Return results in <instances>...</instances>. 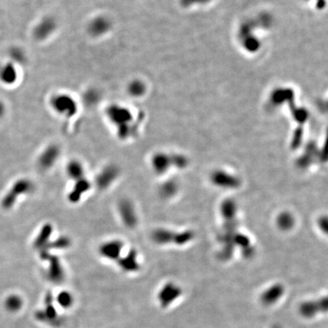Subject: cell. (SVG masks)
Segmentation results:
<instances>
[{
  "label": "cell",
  "mask_w": 328,
  "mask_h": 328,
  "mask_svg": "<svg viewBox=\"0 0 328 328\" xmlns=\"http://www.w3.org/2000/svg\"><path fill=\"white\" fill-rule=\"evenodd\" d=\"M107 117L116 128L118 137L125 141L133 137L137 128L132 124L134 121L132 112L125 107L112 106L107 109Z\"/></svg>",
  "instance_id": "1"
},
{
  "label": "cell",
  "mask_w": 328,
  "mask_h": 328,
  "mask_svg": "<svg viewBox=\"0 0 328 328\" xmlns=\"http://www.w3.org/2000/svg\"><path fill=\"white\" fill-rule=\"evenodd\" d=\"M40 258L46 264V276L48 281L55 284H60L65 281V267L60 257L51 251L39 252Z\"/></svg>",
  "instance_id": "2"
},
{
  "label": "cell",
  "mask_w": 328,
  "mask_h": 328,
  "mask_svg": "<svg viewBox=\"0 0 328 328\" xmlns=\"http://www.w3.org/2000/svg\"><path fill=\"white\" fill-rule=\"evenodd\" d=\"M126 249L125 241L120 238H111L99 245L97 254L105 262L116 264Z\"/></svg>",
  "instance_id": "3"
},
{
  "label": "cell",
  "mask_w": 328,
  "mask_h": 328,
  "mask_svg": "<svg viewBox=\"0 0 328 328\" xmlns=\"http://www.w3.org/2000/svg\"><path fill=\"white\" fill-rule=\"evenodd\" d=\"M185 159L179 155H169L165 152L155 153L151 158V167L152 171L157 175L167 173L173 166L183 167Z\"/></svg>",
  "instance_id": "4"
},
{
  "label": "cell",
  "mask_w": 328,
  "mask_h": 328,
  "mask_svg": "<svg viewBox=\"0 0 328 328\" xmlns=\"http://www.w3.org/2000/svg\"><path fill=\"white\" fill-rule=\"evenodd\" d=\"M117 213L122 223L126 228L132 230L139 225V213L132 201L128 199L120 200L117 204Z\"/></svg>",
  "instance_id": "5"
},
{
  "label": "cell",
  "mask_w": 328,
  "mask_h": 328,
  "mask_svg": "<svg viewBox=\"0 0 328 328\" xmlns=\"http://www.w3.org/2000/svg\"><path fill=\"white\" fill-rule=\"evenodd\" d=\"M33 189L34 185L32 181L28 179H19L14 183L4 198L2 202L3 207L6 209L11 208L20 197L31 193Z\"/></svg>",
  "instance_id": "6"
},
{
  "label": "cell",
  "mask_w": 328,
  "mask_h": 328,
  "mask_svg": "<svg viewBox=\"0 0 328 328\" xmlns=\"http://www.w3.org/2000/svg\"><path fill=\"white\" fill-rule=\"evenodd\" d=\"M116 265L124 274H132L139 272L141 264L139 251L135 248H127Z\"/></svg>",
  "instance_id": "7"
},
{
  "label": "cell",
  "mask_w": 328,
  "mask_h": 328,
  "mask_svg": "<svg viewBox=\"0 0 328 328\" xmlns=\"http://www.w3.org/2000/svg\"><path fill=\"white\" fill-rule=\"evenodd\" d=\"M51 105L59 114L67 118L74 116L78 110L77 103L69 95L60 94L56 96L52 100Z\"/></svg>",
  "instance_id": "8"
},
{
  "label": "cell",
  "mask_w": 328,
  "mask_h": 328,
  "mask_svg": "<svg viewBox=\"0 0 328 328\" xmlns=\"http://www.w3.org/2000/svg\"><path fill=\"white\" fill-rule=\"evenodd\" d=\"M61 155V150L56 144H49L43 150L37 159V165L42 171H48L56 165Z\"/></svg>",
  "instance_id": "9"
},
{
  "label": "cell",
  "mask_w": 328,
  "mask_h": 328,
  "mask_svg": "<svg viewBox=\"0 0 328 328\" xmlns=\"http://www.w3.org/2000/svg\"><path fill=\"white\" fill-rule=\"evenodd\" d=\"M119 176L120 170L116 166L109 164L104 167L98 172L94 183L97 186L98 189L104 191L110 188L116 183Z\"/></svg>",
  "instance_id": "10"
},
{
  "label": "cell",
  "mask_w": 328,
  "mask_h": 328,
  "mask_svg": "<svg viewBox=\"0 0 328 328\" xmlns=\"http://www.w3.org/2000/svg\"><path fill=\"white\" fill-rule=\"evenodd\" d=\"M92 186L93 183L87 176L79 180L72 182V187L67 192V200L72 204L79 203L92 190Z\"/></svg>",
  "instance_id": "11"
},
{
  "label": "cell",
  "mask_w": 328,
  "mask_h": 328,
  "mask_svg": "<svg viewBox=\"0 0 328 328\" xmlns=\"http://www.w3.org/2000/svg\"><path fill=\"white\" fill-rule=\"evenodd\" d=\"M54 234V227L51 223H44L42 227L38 230L33 240V247L36 250L40 251L46 250L48 245L53 239Z\"/></svg>",
  "instance_id": "12"
},
{
  "label": "cell",
  "mask_w": 328,
  "mask_h": 328,
  "mask_svg": "<svg viewBox=\"0 0 328 328\" xmlns=\"http://www.w3.org/2000/svg\"><path fill=\"white\" fill-rule=\"evenodd\" d=\"M65 172L67 178L72 182L79 180L87 176L85 166L81 160L78 159H72L66 163Z\"/></svg>",
  "instance_id": "13"
},
{
  "label": "cell",
  "mask_w": 328,
  "mask_h": 328,
  "mask_svg": "<svg viewBox=\"0 0 328 328\" xmlns=\"http://www.w3.org/2000/svg\"><path fill=\"white\" fill-rule=\"evenodd\" d=\"M56 23L53 18H45L41 20V22L36 26L33 35L38 41H44L55 31Z\"/></svg>",
  "instance_id": "14"
},
{
  "label": "cell",
  "mask_w": 328,
  "mask_h": 328,
  "mask_svg": "<svg viewBox=\"0 0 328 328\" xmlns=\"http://www.w3.org/2000/svg\"><path fill=\"white\" fill-rule=\"evenodd\" d=\"M111 23L105 17H98L91 21L88 25V32L93 37H100L109 31Z\"/></svg>",
  "instance_id": "15"
},
{
  "label": "cell",
  "mask_w": 328,
  "mask_h": 328,
  "mask_svg": "<svg viewBox=\"0 0 328 328\" xmlns=\"http://www.w3.org/2000/svg\"><path fill=\"white\" fill-rule=\"evenodd\" d=\"M25 300L21 296L17 293H11L4 298L3 306L6 312L11 314H16L23 309Z\"/></svg>",
  "instance_id": "16"
},
{
  "label": "cell",
  "mask_w": 328,
  "mask_h": 328,
  "mask_svg": "<svg viewBox=\"0 0 328 328\" xmlns=\"http://www.w3.org/2000/svg\"><path fill=\"white\" fill-rule=\"evenodd\" d=\"M54 303L63 310H69L73 307L75 297L69 290H63L59 292L54 297Z\"/></svg>",
  "instance_id": "17"
},
{
  "label": "cell",
  "mask_w": 328,
  "mask_h": 328,
  "mask_svg": "<svg viewBox=\"0 0 328 328\" xmlns=\"http://www.w3.org/2000/svg\"><path fill=\"white\" fill-rule=\"evenodd\" d=\"M17 71L13 64H5L0 69V80L5 84H13L17 80Z\"/></svg>",
  "instance_id": "18"
},
{
  "label": "cell",
  "mask_w": 328,
  "mask_h": 328,
  "mask_svg": "<svg viewBox=\"0 0 328 328\" xmlns=\"http://www.w3.org/2000/svg\"><path fill=\"white\" fill-rule=\"evenodd\" d=\"M174 294H175V289H174L173 285L170 283V284H166L165 286H163L157 295V299L160 305L163 307L167 306L169 303L172 300Z\"/></svg>",
  "instance_id": "19"
},
{
  "label": "cell",
  "mask_w": 328,
  "mask_h": 328,
  "mask_svg": "<svg viewBox=\"0 0 328 328\" xmlns=\"http://www.w3.org/2000/svg\"><path fill=\"white\" fill-rule=\"evenodd\" d=\"M128 92L132 97H139L145 92V86L141 81H133L128 85Z\"/></svg>",
  "instance_id": "20"
},
{
  "label": "cell",
  "mask_w": 328,
  "mask_h": 328,
  "mask_svg": "<svg viewBox=\"0 0 328 328\" xmlns=\"http://www.w3.org/2000/svg\"><path fill=\"white\" fill-rule=\"evenodd\" d=\"M10 57L13 61L16 62H24L25 60V53L23 51L21 50L19 48H13L10 51Z\"/></svg>",
  "instance_id": "21"
},
{
  "label": "cell",
  "mask_w": 328,
  "mask_h": 328,
  "mask_svg": "<svg viewBox=\"0 0 328 328\" xmlns=\"http://www.w3.org/2000/svg\"><path fill=\"white\" fill-rule=\"evenodd\" d=\"M100 96H99L98 92L97 91H90L84 96V100L86 101L87 104L92 105V104H95L96 102L98 101Z\"/></svg>",
  "instance_id": "22"
},
{
  "label": "cell",
  "mask_w": 328,
  "mask_h": 328,
  "mask_svg": "<svg viewBox=\"0 0 328 328\" xmlns=\"http://www.w3.org/2000/svg\"><path fill=\"white\" fill-rule=\"evenodd\" d=\"M4 113H5V106L0 101V118L3 116Z\"/></svg>",
  "instance_id": "23"
}]
</instances>
